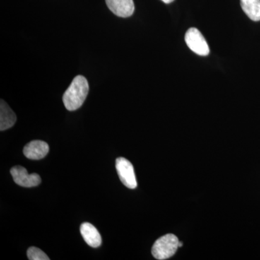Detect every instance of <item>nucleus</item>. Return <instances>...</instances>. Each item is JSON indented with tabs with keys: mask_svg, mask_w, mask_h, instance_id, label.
<instances>
[{
	"mask_svg": "<svg viewBox=\"0 0 260 260\" xmlns=\"http://www.w3.org/2000/svg\"><path fill=\"white\" fill-rule=\"evenodd\" d=\"M49 151V145L42 140H32L23 149V154L27 158L40 160L44 158Z\"/></svg>",
	"mask_w": 260,
	"mask_h": 260,
	"instance_id": "6",
	"label": "nucleus"
},
{
	"mask_svg": "<svg viewBox=\"0 0 260 260\" xmlns=\"http://www.w3.org/2000/svg\"><path fill=\"white\" fill-rule=\"evenodd\" d=\"M27 256L30 260H49V256L42 250L37 247L29 248L27 251Z\"/></svg>",
	"mask_w": 260,
	"mask_h": 260,
	"instance_id": "11",
	"label": "nucleus"
},
{
	"mask_svg": "<svg viewBox=\"0 0 260 260\" xmlns=\"http://www.w3.org/2000/svg\"><path fill=\"white\" fill-rule=\"evenodd\" d=\"M116 169L122 184L129 189H135L138 186L133 164L124 158L116 160Z\"/></svg>",
	"mask_w": 260,
	"mask_h": 260,
	"instance_id": "4",
	"label": "nucleus"
},
{
	"mask_svg": "<svg viewBox=\"0 0 260 260\" xmlns=\"http://www.w3.org/2000/svg\"><path fill=\"white\" fill-rule=\"evenodd\" d=\"M89 92L88 80L82 75L75 77L69 88L63 95L65 108L69 111H75L83 105Z\"/></svg>",
	"mask_w": 260,
	"mask_h": 260,
	"instance_id": "1",
	"label": "nucleus"
},
{
	"mask_svg": "<svg viewBox=\"0 0 260 260\" xmlns=\"http://www.w3.org/2000/svg\"><path fill=\"white\" fill-rule=\"evenodd\" d=\"M162 1L164 2V3H166V4H169V3L174 2V0H162Z\"/></svg>",
	"mask_w": 260,
	"mask_h": 260,
	"instance_id": "12",
	"label": "nucleus"
},
{
	"mask_svg": "<svg viewBox=\"0 0 260 260\" xmlns=\"http://www.w3.org/2000/svg\"><path fill=\"white\" fill-rule=\"evenodd\" d=\"M80 234L85 242L91 247L97 248L102 243V237L95 226L90 223H83L80 225Z\"/></svg>",
	"mask_w": 260,
	"mask_h": 260,
	"instance_id": "8",
	"label": "nucleus"
},
{
	"mask_svg": "<svg viewBox=\"0 0 260 260\" xmlns=\"http://www.w3.org/2000/svg\"><path fill=\"white\" fill-rule=\"evenodd\" d=\"M183 244H182V243L179 242V247H181V246H182Z\"/></svg>",
	"mask_w": 260,
	"mask_h": 260,
	"instance_id": "13",
	"label": "nucleus"
},
{
	"mask_svg": "<svg viewBox=\"0 0 260 260\" xmlns=\"http://www.w3.org/2000/svg\"><path fill=\"white\" fill-rule=\"evenodd\" d=\"M16 121V115L14 112L10 109L9 106L5 101L1 100L0 104V130L10 129L14 125Z\"/></svg>",
	"mask_w": 260,
	"mask_h": 260,
	"instance_id": "9",
	"label": "nucleus"
},
{
	"mask_svg": "<svg viewBox=\"0 0 260 260\" xmlns=\"http://www.w3.org/2000/svg\"><path fill=\"white\" fill-rule=\"evenodd\" d=\"M10 174L15 182L23 187H34L39 185L42 181L39 174H29L26 169L20 166L12 168Z\"/></svg>",
	"mask_w": 260,
	"mask_h": 260,
	"instance_id": "5",
	"label": "nucleus"
},
{
	"mask_svg": "<svg viewBox=\"0 0 260 260\" xmlns=\"http://www.w3.org/2000/svg\"><path fill=\"white\" fill-rule=\"evenodd\" d=\"M243 11L253 21L260 20V0H241Z\"/></svg>",
	"mask_w": 260,
	"mask_h": 260,
	"instance_id": "10",
	"label": "nucleus"
},
{
	"mask_svg": "<svg viewBox=\"0 0 260 260\" xmlns=\"http://www.w3.org/2000/svg\"><path fill=\"white\" fill-rule=\"evenodd\" d=\"M185 42L187 47L195 54L200 56H208L209 47L203 34L195 28H189L185 34Z\"/></svg>",
	"mask_w": 260,
	"mask_h": 260,
	"instance_id": "3",
	"label": "nucleus"
},
{
	"mask_svg": "<svg viewBox=\"0 0 260 260\" xmlns=\"http://www.w3.org/2000/svg\"><path fill=\"white\" fill-rule=\"evenodd\" d=\"M179 241L175 235L167 234L154 243L152 254L155 259L164 260L172 257L177 252Z\"/></svg>",
	"mask_w": 260,
	"mask_h": 260,
	"instance_id": "2",
	"label": "nucleus"
},
{
	"mask_svg": "<svg viewBox=\"0 0 260 260\" xmlns=\"http://www.w3.org/2000/svg\"><path fill=\"white\" fill-rule=\"evenodd\" d=\"M109 9L121 18H128L135 11L133 0H106Z\"/></svg>",
	"mask_w": 260,
	"mask_h": 260,
	"instance_id": "7",
	"label": "nucleus"
}]
</instances>
